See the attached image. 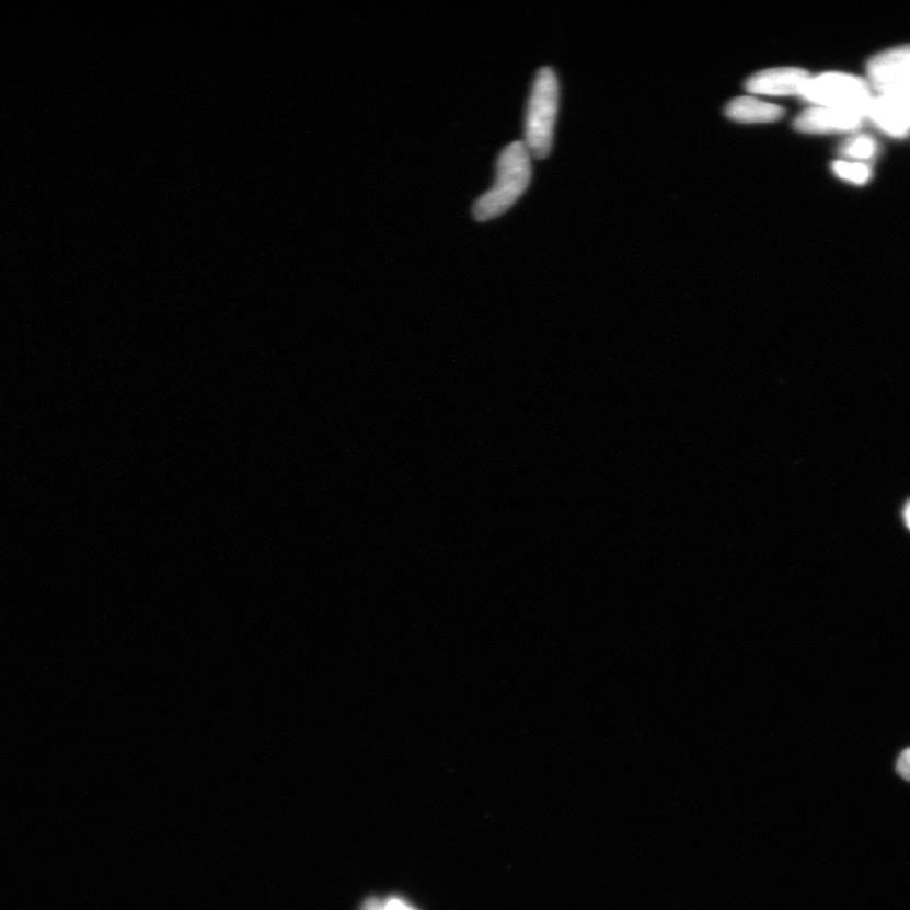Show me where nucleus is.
I'll return each instance as SVG.
<instances>
[{"label":"nucleus","instance_id":"9d476101","mask_svg":"<svg viewBox=\"0 0 910 910\" xmlns=\"http://www.w3.org/2000/svg\"><path fill=\"white\" fill-rule=\"evenodd\" d=\"M832 170L836 175L856 185H864L872 178V169L863 162L836 161Z\"/></svg>","mask_w":910,"mask_h":910},{"label":"nucleus","instance_id":"20e7f679","mask_svg":"<svg viewBox=\"0 0 910 910\" xmlns=\"http://www.w3.org/2000/svg\"><path fill=\"white\" fill-rule=\"evenodd\" d=\"M867 76L879 95L898 97L910 105V46L874 56L867 64Z\"/></svg>","mask_w":910,"mask_h":910},{"label":"nucleus","instance_id":"423d86ee","mask_svg":"<svg viewBox=\"0 0 910 910\" xmlns=\"http://www.w3.org/2000/svg\"><path fill=\"white\" fill-rule=\"evenodd\" d=\"M810 80L806 70L798 68L769 69L756 73L746 88L753 94L773 96L803 95Z\"/></svg>","mask_w":910,"mask_h":910},{"label":"nucleus","instance_id":"0eeeda50","mask_svg":"<svg viewBox=\"0 0 910 910\" xmlns=\"http://www.w3.org/2000/svg\"><path fill=\"white\" fill-rule=\"evenodd\" d=\"M874 125L894 138L910 136V105L890 95H877L867 112Z\"/></svg>","mask_w":910,"mask_h":910},{"label":"nucleus","instance_id":"f03ea898","mask_svg":"<svg viewBox=\"0 0 910 910\" xmlns=\"http://www.w3.org/2000/svg\"><path fill=\"white\" fill-rule=\"evenodd\" d=\"M560 84L552 68H541L531 89L525 139L531 155L546 159L553 147Z\"/></svg>","mask_w":910,"mask_h":910},{"label":"nucleus","instance_id":"9b49d317","mask_svg":"<svg viewBox=\"0 0 910 910\" xmlns=\"http://www.w3.org/2000/svg\"><path fill=\"white\" fill-rule=\"evenodd\" d=\"M366 910H415L413 907H410L403 900L399 899H391L384 901V903H372L370 907H367Z\"/></svg>","mask_w":910,"mask_h":910},{"label":"nucleus","instance_id":"ddd939ff","mask_svg":"<svg viewBox=\"0 0 910 910\" xmlns=\"http://www.w3.org/2000/svg\"><path fill=\"white\" fill-rule=\"evenodd\" d=\"M905 519H906L907 527L910 529V503L906 507Z\"/></svg>","mask_w":910,"mask_h":910},{"label":"nucleus","instance_id":"f257e3e1","mask_svg":"<svg viewBox=\"0 0 910 910\" xmlns=\"http://www.w3.org/2000/svg\"><path fill=\"white\" fill-rule=\"evenodd\" d=\"M531 180V154L516 141L499 153L494 186L473 205V217L487 221L503 216L527 191Z\"/></svg>","mask_w":910,"mask_h":910},{"label":"nucleus","instance_id":"f8f14e48","mask_svg":"<svg viewBox=\"0 0 910 910\" xmlns=\"http://www.w3.org/2000/svg\"><path fill=\"white\" fill-rule=\"evenodd\" d=\"M897 769L899 775L906 779V781L910 782V749H907L903 752H901V756L898 760Z\"/></svg>","mask_w":910,"mask_h":910},{"label":"nucleus","instance_id":"7ed1b4c3","mask_svg":"<svg viewBox=\"0 0 910 910\" xmlns=\"http://www.w3.org/2000/svg\"><path fill=\"white\" fill-rule=\"evenodd\" d=\"M802 96L816 106L857 113L866 118L874 100L866 80L839 72L810 78Z\"/></svg>","mask_w":910,"mask_h":910},{"label":"nucleus","instance_id":"39448f33","mask_svg":"<svg viewBox=\"0 0 910 910\" xmlns=\"http://www.w3.org/2000/svg\"><path fill=\"white\" fill-rule=\"evenodd\" d=\"M865 119L866 117L857 113L815 105L794 120V127L803 134L855 133L863 127Z\"/></svg>","mask_w":910,"mask_h":910},{"label":"nucleus","instance_id":"6e6552de","mask_svg":"<svg viewBox=\"0 0 910 910\" xmlns=\"http://www.w3.org/2000/svg\"><path fill=\"white\" fill-rule=\"evenodd\" d=\"M729 118L744 123H768L781 119L784 110L781 106L756 100V97H737L727 105Z\"/></svg>","mask_w":910,"mask_h":910},{"label":"nucleus","instance_id":"1a4fd4ad","mask_svg":"<svg viewBox=\"0 0 910 910\" xmlns=\"http://www.w3.org/2000/svg\"><path fill=\"white\" fill-rule=\"evenodd\" d=\"M879 152V146L872 136L856 135L851 137L846 143L841 147V153L849 159H854L856 162L868 161L875 158Z\"/></svg>","mask_w":910,"mask_h":910}]
</instances>
